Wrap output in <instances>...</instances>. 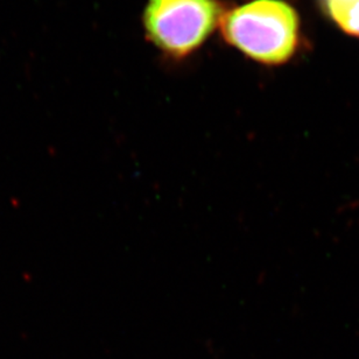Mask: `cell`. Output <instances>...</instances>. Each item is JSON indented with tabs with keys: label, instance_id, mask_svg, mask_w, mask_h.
I'll return each mask as SVG.
<instances>
[{
	"label": "cell",
	"instance_id": "1",
	"mask_svg": "<svg viewBox=\"0 0 359 359\" xmlns=\"http://www.w3.org/2000/svg\"><path fill=\"white\" fill-rule=\"evenodd\" d=\"M299 26L297 11L283 0H253L222 18L225 40L265 65H281L293 56Z\"/></svg>",
	"mask_w": 359,
	"mask_h": 359
},
{
	"label": "cell",
	"instance_id": "2",
	"mask_svg": "<svg viewBox=\"0 0 359 359\" xmlns=\"http://www.w3.org/2000/svg\"><path fill=\"white\" fill-rule=\"evenodd\" d=\"M221 19L217 0H149L144 11L149 40L174 57L196 50Z\"/></svg>",
	"mask_w": 359,
	"mask_h": 359
},
{
	"label": "cell",
	"instance_id": "3",
	"mask_svg": "<svg viewBox=\"0 0 359 359\" xmlns=\"http://www.w3.org/2000/svg\"><path fill=\"white\" fill-rule=\"evenodd\" d=\"M321 3L343 31L359 35V0H321Z\"/></svg>",
	"mask_w": 359,
	"mask_h": 359
}]
</instances>
